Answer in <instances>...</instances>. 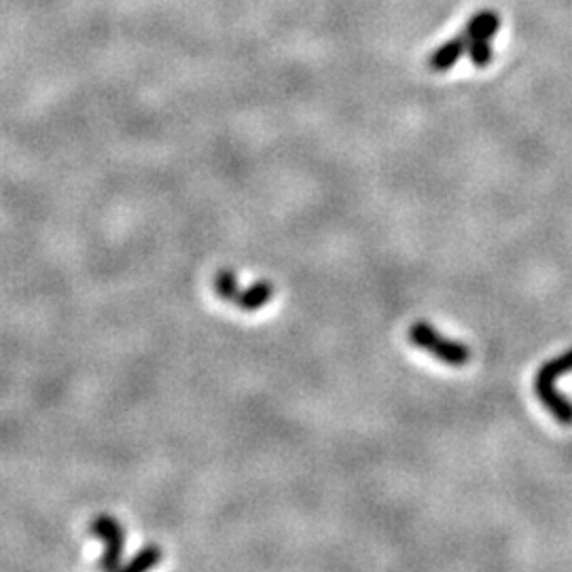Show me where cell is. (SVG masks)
<instances>
[{
	"label": "cell",
	"instance_id": "7a4b0ae2",
	"mask_svg": "<svg viewBox=\"0 0 572 572\" xmlns=\"http://www.w3.org/2000/svg\"><path fill=\"white\" fill-rule=\"evenodd\" d=\"M407 339L426 354L435 356L437 361L450 365V367H464L473 359V352L467 344L454 342V339L443 337L433 325L428 323H416L409 327Z\"/></svg>",
	"mask_w": 572,
	"mask_h": 572
},
{
	"label": "cell",
	"instance_id": "8992f818",
	"mask_svg": "<svg viewBox=\"0 0 572 572\" xmlns=\"http://www.w3.org/2000/svg\"><path fill=\"white\" fill-rule=\"evenodd\" d=\"M498 28H500L498 13L486 9L471 17L467 28H464V34H467L471 41H490L492 37H496Z\"/></svg>",
	"mask_w": 572,
	"mask_h": 572
},
{
	"label": "cell",
	"instance_id": "52a82bcc",
	"mask_svg": "<svg viewBox=\"0 0 572 572\" xmlns=\"http://www.w3.org/2000/svg\"><path fill=\"white\" fill-rule=\"evenodd\" d=\"M162 558H164V551H162V547H155V545H149V547H145V549H140L136 556L125 564L123 568L125 570H149V568H153V566H157L159 562H162Z\"/></svg>",
	"mask_w": 572,
	"mask_h": 572
},
{
	"label": "cell",
	"instance_id": "277c9868",
	"mask_svg": "<svg viewBox=\"0 0 572 572\" xmlns=\"http://www.w3.org/2000/svg\"><path fill=\"white\" fill-rule=\"evenodd\" d=\"M92 534L104 543V553L100 568L115 570L121 566V556L125 551V528L113 515H98L92 524Z\"/></svg>",
	"mask_w": 572,
	"mask_h": 572
},
{
	"label": "cell",
	"instance_id": "3957f363",
	"mask_svg": "<svg viewBox=\"0 0 572 572\" xmlns=\"http://www.w3.org/2000/svg\"><path fill=\"white\" fill-rule=\"evenodd\" d=\"M214 291H217V295L223 301L234 303L236 308L246 310V312H255V310L265 308L267 303L272 301L274 284L270 280H259L255 284H250L248 289H240L236 274L223 270L214 276Z\"/></svg>",
	"mask_w": 572,
	"mask_h": 572
},
{
	"label": "cell",
	"instance_id": "6da1fadb",
	"mask_svg": "<svg viewBox=\"0 0 572 572\" xmlns=\"http://www.w3.org/2000/svg\"><path fill=\"white\" fill-rule=\"evenodd\" d=\"M572 371V350L564 352L562 356L541 365V369L534 375V395L547 407L553 418L562 426H572V401L566 399L562 392L556 390V380L564 373Z\"/></svg>",
	"mask_w": 572,
	"mask_h": 572
},
{
	"label": "cell",
	"instance_id": "5b68a950",
	"mask_svg": "<svg viewBox=\"0 0 572 572\" xmlns=\"http://www.w3.org/2000/svg\"><path fill=\"white\" fill-rule=\"evenodd\" d=\"M469 45H471V39L467 37V34L464 32L458 34L456 39L443 43L441 47L435 49L431 60H428V66L437 70V73H445V70L454 68V64L462 58V53L469 51Z\"/></svg>",
	"mask_w": 572,
	"mask_h": 572
},
{
	"label": "cell",
	"instance_id": "ba28073f",
	"mask_svg": "<svg viewBox=\"0 0 572 572\" xmlns=\"http://www.w3.org/2000/svg\"><path fill=\"white\" fill-rule=\"evenodd\" d=\"M469 58L477 68H486L492 62V47L490 41H471Z\"/></svg>",
	"mask_w": 572,
	"mask_h": 572
}]
</instances>
